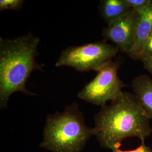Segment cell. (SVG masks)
<instances>
[{"label": "cell", "mask_w": 152, "mask_h": 152, "mask_svg": "<svg viewBox=\"0 0 152 152\" xmlns=\"http://www.w3.org/2000/svg\"><path fill=\"white\" fill-rule=\"evenodd\" d=\"M136 12L137 23L136 38L129 56L133 59L139 60L142 47L152 34V2L147 7Z\"/></svg>", "instance_id": "7"}, {"label": "cell", "mask_w": 152, "mask_h": 152, "mask_svg": "<svg viewBox=\"0 0 152 152\" xmlns=\"http://www.w3.org/2000/svg\"><path fill=\"white\" fill-rule=\"evenodd\" d=\"M132 10L137 11L149 5L152 1L151 0H126Z\"/></svg>", "instance_id": "12"}, {"label": "cell", "mask_w": 152, "mask_h": 152, "mask_svg": "<svg viewBox=\"0 0 152 152\" xmlns=\"http://www.w3.org/2000/svg\"><path fill=\"white\" fill-rule=\"evenodd\" d=\"M144 67L152 75V59H144L141 60Z\"/></svg>", "instance_id": "14"}, {"label": "cell", "mask_w": 152, "mask_h": 152, "mask_svg": "<svg viewBox=\"0 0 152 152\" xmlns=\"http://www.w3.org/2000/svg\"><path fill=\"white\" fill-rule=\"evenodd\" d=\"M40 38L31 33L14 38H0V107L7 108L11 95L17 92L30 96L26 83L33 71H44L36 60Z\"/></svg>", "instance_id": "2"}, {"label": "cell", "mask_w": 152, "mask_h": 152, "mask_svg": "<svg viewBox=\"0 0 152 152\" xmlns=\"http://www.w3.org/2000/svg\"><path fill=\"white\" fill-rule=\"evenodd\" d=\"M137 14L130 11L109 24L102 32L105 39L113 42L119 50L130 56L136 38Z\"/></svg>", "instance_id": "6"}, {"label": "cell", "mask_w": 152, "mask_h": 152, "mask_svg": "<svg viewBox=\"0 0 152 152\" xmlns=\"http://www.w3.org/2000/svg\"><path fill=\"white\" fill-rule=\"evenodd\" d=\"M134 94L150 120H152V80L146 75L134 78L132 82Z\"/></svg>", "instance_id": "8"}, {"label": "cell", "mask_w": 152, "mask_h": 152, "mask_svg": "<svg viewBox=\"0 0 152 152\" xmlns=\"http://www.w3.org/2000/svg\"><path fill=\"white\" fill-rule=\"evenodd\" d=\"M119 61H111L97 72L95 77L78 94V98L88 103L103 107L123 92L126 85L118 76Z\"/></svg>", "instance_id": "5"}, {"label": "cell", "mask_w": 152, "mask_h": 152, "mask_svg": "<svg viewBox=\"0 0 152 152\" xmlns=\"http://www.w3.org/2000/svg\"><path fill=\"white\" fill-rule=\"evenodd\" d=\"M150 120L135 95L122 92L95 115V136L102 147L112 150L131 137L144 142L152 132Z\"/></svg>", "instance_id": "1"}, {"label": "cell", "mask_w": 152, "mask_h": 152, "mask_svg": "<svg viewBox=\"0 0 152 152\" xmlns=\"http://www.w3.org/2000/svg\"><path fill=\"white\" fill-rule=\"evenodd\" d=\"M152 59V34L144 45L140 56V59Z\"/></svg>", "instance_id": "11"}, {"label": "cell", "mask_w": 152, "mask_h": 152, "mask_svg": "<svg viewBox=\"0 0 152 152\" xmlns=\"http://www.w3.org/2000/svg\"><path fill=\"white\" fill-rule=\"evenodd\" d=\"M101 15L108 25L115 20L132 11L126 0H103L99 6Z\"/></svg>", "instance_id": "9"}, {"label": "cell", "mask_w": 152, "mask_h": 152, "mask_svg": "<svg viewBox=\"0 0 152 152\" xmlns=\"http://www.w3.org/2000/svg\"><path fill=\"white\" fill-rule=\"evenodd\" d=\"M112 152H152V150L150 147L147 146L144 142H141V144L139 147L134 150L123 151L118 148L113 149Z\"/></svg>", "instance_id": "13"}, {"label": "cell", "mask_w": 152, "mask_h": 152, "mask_svg": "<svg viewBox=\"0 0 152 152\" xmlns=\"http://www.w3.org/2000/svg\"><path fill=\"white\" fill-rule=\"evenodd\" d=\"M119 51L116 46L104 41L71 46L61 51L55 66H70L80 72H98L112 61Z\"/></svg>", "instance_id": "4"}, {"label": "cell", "mask_w": 152, "mask_h": 152, "mask_svg": "<svg viewBox=\"0 0 152 152\" xmlns=\"http://www.w3.org/2000/svg\"><path fill=\"white\" fill-rule=\"evenodd\" d=\"M95 135L94 128L87 126L78 104L73 102L63 112L47 115L40 147L52 152H81Z\"/></svg>", "instance_id": "3"}, {"label": "cell", "mask_w": 152, "mask_h": 152, "mask_svg": "<svg viewBox=\"0 0 152 152\" xmlns=\"http://www.w3.org/2000/svg\"></svg>", "instance_id": "15"}, {"label": "cell", "mask_w": 152, "mask_h": 152, "mask_svg": "<svg viewBox=\"0 0 152 152\" xmlns=\"http://www.w3.org/2000/svg\"><path fill=\"white\" fill-rule=\"evenodd\" d=\"M24 3L23 0H1L0 11L6 9L17 10L22 7Z\"/></svg>", "instance_id": "10"}]
</instances>
